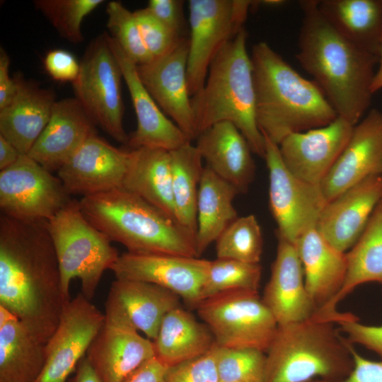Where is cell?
Masks as SVG:
<instances>
[{"instance_id":"cell-35","label":"cell","mask_w":382,"mask_h":382,"mask_svg":"<svg viewBox=\"0 0 382 382\" xmlns=\"http://www.w3.org/2000/svg\"><path fill=\"white\" fill-rule=\"evenodd\" d=\"M216 258L260 263L263 238L253 214L237 217L215 241Z\"/></svg>"},{"instance_id":"cell-30","label":"cell","mask_w":382,"mask_h":382,"mask_svg":"<svg viewBox=\"0 0 382 382\" xmlns=\"http://www.w3.org/2000/svg\"><path fill=\"white\" fill-rule=\"evenodd\" d=\"M318 8L340 34L378 56L382 37V0H320Z\"/></svg>"},{"instance_id":"cell-38","label":"cell","mask_w":382,"mask_h":382,"mask_svg":"<svg viewBox=\"0 0 382 382\" xmlns=\"http://www.w3.org/2000/svg\"><path fill=\"white\" fill-rule=\"evenodd\" d=\"M220 382H265L266 354L251 348L214 347Z\"/></svg>"},{"instance_id":"cell-4","label":"cell","mask_w":382,"mask_h":382,"mask_svg":"<svg viewBox=\"0 0 382 382\" xmlns=\"http://www.w3.org/2000/svg\"><path fill=\"white\" fill-rule=\"evenodd\" d=\"M247 39L243 28L219 51L210 64L202 89L191 97V105L197 137L216 123L230 122L245 138L253 153L264 158L265 140L256 121Z\"/></svg>"},{"instance_id":"cell-50","label":"cell","mask_w":382,"mask_h":382,"mask_svg":"<svg viewBox=\"0 0 382 382\" xmlns=\"http://www.w3.org/2000/svg\"><path fill=\"white\" fill-rule=\"evenodd\" d=\"M378 68L375 71L373 81L371 85V91L374 94L382 89V37L380 41L378 53Z\"/></svg>"},{"instance_id":"cell-45","label":"cell","mask_w":382,"mask_h":382,"mask_svg":"<svg viewBox=\"0 0 382 382\" xmlns=\"http://www.w3.org/2000/svg\"><path fill=\"white\" fill-rule=\"evenodd\" d=\"M183 2L180 0H150L146 8L159 21L182 36Z\"/></svg>"},{"instance_id":"cell-25","label":"cell","mask_w":382,"mask_h":382,"mask_svg":"<svg viewBox=\"0 0 382 382\" xmlns=\"http://www.w3.org/2000/svg\"><path fill=\"white\" fill-rule=\"evenodd\" d=\"M154 355L152 340L131 327L105 322L86 354L102 382H123Z\"/></svg>"},{"instance_id":"cell-19","label":"cell","mask_w":382,"mask_h":382,"mask_svg":"<svg viewBox=\"0 0 382 382\" xmlns=\"http://www.w3.org/2000/svg\"><path fill=\"white\" fill-rule=\"evenodd\" d=\"M354 126L337 116L325 126L288 135L279 144L284 165L300 179L320 185L344 149Z\"/></svg>"},{"instance_id":"cell-13","label":"cell","mask_w":382,"mask_h":382,"mask_svg":"<svg viewBox=\"0 0 382 382\" xmlns=\"http://www.w3.org/2000/svg\"><path fill=\"white\" fill-rule=\"evenodd\" d=\"M105 323V315L81 292L65 305L46 343V361L35 382H66Z\"/></svg>"},{"instance_id":"cell-15","label":"cell","mask_w":382,"mask_h":382,"mask_svg":"<svg viewBox=\"0 0 382 382\" xmlns=\"http://www.w3.org/2000/svg\"><path fill=\"white\" fill-rule=\"evenodd\" d=\"M189 40L183 37L167 53L137 65L141 81L157 105L191 141L197 139L187 83Z\"/></svg>"},{"instance_id":"cell-52","label":"cell","mask_w":382,"mask_h":382,"mask_svg":"<svg viewBox=\"0 0 382 382\" xmlns=\"http://www.w3.org/2000/svg\"><path fill=\"white\" fill-rule=\"evenodd\" d=\"M310 382H315V380H313V381H310Z\"/></svg>"},{"instance_id":"cell-10","label":"cell","mask_w":382,"mask_h":382,"mask_svg":"<svg viewBox=\"0 0 382 382\" xmlns=\"http://www.w3.org/2000/svg\"><path fill=\"white\" fill-rule=\"evenodd\" d=\"M255 1L190 0L187 83L191 97L203 88L211 63L244 28Z\"/></svg>"},{"instance_id":"cell-2","label":"cell","mask_w":382,"mask_h":382,"mask_svg":"<svg viewBox=\"0 0 382 382\" xmlns=\"http://www.w3.org/2000/svg\"><path fill=\"white\" fill-rule=\"evenodd\" d=\"M299 4L303 18L296 58L337 115L355 125L371 103L378 56L340 34L319 11L318 1Z\"/></svg>"},{"instance_id":"cell-47","label":"cell","mask_w":382,"mask_h":382,"mask_svg":"<svg viewBox=\"0 0 382 382\" xmlns=\"http://www.w3.org/2000/svg\"><path fill=\"white\" fill-rule=\"evenodd\" d=\"M166 369L167 367L154 357L143 363L123 382H167Z\"/></svg>"},{"instance_id":"cell-44","label":"cell","mask_w":382,"mask_h":382,"mask_svg":"<svg viewBox=\"0 0 382 382\" xmlns=\"http://www.w3.org/2000/svg\"><path fill=\"white\" fill-rule=\"evenodd\" d=\"M350 349L354 367L346 378L335 381L316 379L315 382H382V361L363 357L355 350L352 344L350 345Z\"/></svg>"},{"instance_id":"cell-40","label":"cell","mask_w":382,"mask_h":382,"mask_svg":"<svg viewBox=\"0 0 382 382\" xmlns=\"http://www.w3.org/2000/svg\"><path fill=\"white\" fill-rule=\"evenodd\" d=\"M144 45L152 59L170 51L180 36L156 18L146 8L133 12Z\"/></svg>"},{"instance_id":"cell-9","label":"cell","mask_w":382,"mask_h":382,"mask_svg":"<svg viewBox=\"0 0 382 382\" xmlns=\"http://www.w3.org/2000/svg\"><path fill=\"white\" fill-rule=\"evenodd\" d=\"M119 63L108 42L106 32L88 45L80 62V71L72 83L75 98L96 125L118 142L127 144L124 103Z\"/></svg>"},{"instance_id":"cell-42","label":"cell","mask_w":382,"mask_h":382,"mask_svg":"<svg viewBox=\"0 0 382 382\" xmlns=\"http://www.w3.org/2000/svg\"><path fill=\"white\" fill-rule=\"evenodd\" d=\"M340 331L351 344H358L382 357V325H366L359 322L350 313L345 318L336 322Z\"/></svg>"},{"instance_id":"cell-49","label":"cell","mask_w":382,"mask_h":382,"mask_svg":"<svg viewBox=\"0 0 382 382\" xmlns=\"http://www.w3.org/2000/svg\"><path fill=\"white\" fill-rule=\"evenodd\" d=\"M21 155L11 143L0 134V170L15 163Z\"/></svg>"},{"instance_id":"cell-46","label":"cell","mask_w":382,"mask_h":382,"mask_svg":"<svg viewBox=\"0 0 382 382\" xmlns=\"http://www.w3.org/2000/svg\"><path fill=\"white\" fill-rule=\"evenodd\" d=\"M10 58L2 47L0 49V110L7 106L16 94L17 83L9 75Z\"/></svg>"},{"instance_id":"cell-37","label":"cell","mask_w":382,"mask_h":382,"mask_svg":"<svg viewBox=\"0 0 382 382\" xmlns=\"http://www.w3.org/2000/svg\"><path fill=\"white\" fill-rule=\"evenodd\" d=\"M103 2V0H35L33 4L61 37L78 44L83 41L81 25L84 18Z\"/></svg>"},{"instance_id":"cell-5","label":"cell","mask_w":382,"mask_h":382,"mask_svg":"<svg viewBox=\"0 0 382 382\" xmlns=\"http://www.w3.org/2000/svg\"><path fill=\"white\" fill-rule=\"evenodd\" d=\"M79 204L86 219L127 252L199 257L192 235L123 187L82 197Z\"/></svg>"},{"instance_id":"cell-18","label":"cell","mask_w":382,"mask_h":382,"mask_svg":"<svg viewBox=\"0 0 382 382\" xmlns=\"http://www.w3.org/2000/svg\"><path fill=\"white\" fill-rule=\"evenodd\" d=\"M131 150L118 149L97 134L89 137L57 172L67 192L82 197L122 187Z\"/></svg>"},{"instance_id":"cell-20","label":"cell","mask_w":382,"mask_h":382,"mask_svg":"<svg viewBox=\"0 0 382 382\" xmlns=\"http://www.w3.org/2000/svg\"><path fill=\"white\" fill-rule=\"evenodd\" d=\"M106 37L120 66L137 116V128L129 135L127 144L131 149L150 147L171 151L191 142L165 115L145 88L138 74L137 64L108 33Z\"/></svg>"},{"instance_id":"cell-1","label":"cell","mask_w":382,"mask_h":382,"mask_svg":"<svg viewBox=\"0 0 382 382\" xmlns=\"http://www.w3.org/2000/svg\"><path fill=\"white\" fill-rule=\"evenodd\" d=\"M69 301L47 220L0 214V306L46 344Z\"/></svg>"},{"instance_id":"cell-3","label":"cell","mask_w":382,"mask_h":382,"mask_svg":"<svg viewBox=\"0 0 382 382\" xmlns=\"http://www.w3.org/2000/svg\"><path fill=\"white\" fill-rule=\"evenodd\" d=\"M255 117L263 136L279 144L288 135L325 126L337 114L318 85L303 77L266 42L251 52Z\"/></svg>"},{"instance_id":"cell-39","label":"cell","mask_w":382,"mask_h":382,"mask_svg":"<svg viewBox=\"0 0 382 382\" xmlns=\"http://www.w3.org/2000/svg\"><path fill=\"white\" fill-rule=\"evenodd\" d=\"M107 28L122 50L137 64L152 60L143 42L134 13L117 1L106 6Z\"/></svg>"},{"instance_id":"cell-43","label":"cell","mask_w":382,"mask_h":382,"mask_svg":"<svg viewBox=\"0 0 382 382\" xmlns=\"http://www.w3.org/2000/svg\"><path fill=\"white\" fill-rule=\"evenodd\" d=\"M48 75L59 82L74 83L80 71V62L74 54L63 49L50 50L43 59Z\"/></svg>"},{"instance_id":"cell-23","label":"cell","mask_w":382,"mask_h":382,"mask_svg":"<svg viewBox=\"0 0 382 382\" xmlns=\"http://www.w3.org/2000/svg\"><path fill=\"white\" fill-rule=\"evenodd\" d=\"M96 124L76 98L54 105L45 128L28 155L42 166L57 171L91 136Z\"/></svg>"},{"instance_id":"cell-22","label":"cell","mask_w":382,"mask_h":382,"mask_svg":"<svg viewBox=\"0 0 382 382\" xmlns=\"http://www.w3.org/2000/svg\"><path fill=\"white\" fill-rule=\"evenodd\" d=\"M277 255L262 297L278 325L310 318L316 309L306 290L296 245L277 236Z\"/></svg>"},{"instance_id":"cell-11","label":"cell","mask_w":382,"mask_h":382,"mask_svg":"<svg viewBox=\"0 0 382 382\" xmlns=\"http://www.w3.org/2000/svg\"><path fill=\"white\" fill-rule=\"evenodd\" d=\"M264 137L269 204L277 225V236L295 244L302 234L316 227L327 202L320 185L294 175L284 165L279 145Z\"/></svg>"},{"instance_id":"cell-28","label":"cell","mask_w":382,"mask_h":382,"mask_svg":"<svg viewBox=\"0 0 382 382\" xmlns=\"http://www.w3.org/2000/svg\"><path fill=\"white\" fill-rule=\"evenodd\" d=\"M122 187L175 221L169 151L150 147L131 149Z\"/></svg>"},{"instance_id":"cell-6","label":"cell","mask_w":382,"mask_h":382,"mask_svg":"<svg viewBox=\"0 0 382 382\" xmlns=\"http://www.w3.org/2000/svg\"><path fill=\"white\" fill-rule=\"evenodd\" d=\"M331 318H310L278 325L266 352L265 382L340 381L352 371L351 343Z\"/></svg>"},{"instance_id":"cell-27","label":"cell","mask_w":382,"mask_h":382,"mask_svg":"<svg viewBox=\"0 0 382 382\" xmlns=\"http://www.w3.org/2000/svg\"><path fill=\"white\" fill-rule=\"evenodd\" d=\"M295 245L305 286L317 312L327 306L340 291L347 273V254L330 244L316 228L306 231Z\"/></svg>"},{"instance_id":"cell-24","label":"cell","mask_w":382,"mask_h":382,"mask_svg":"<svg viewBox=\"0 0 382 382\" xmlns=\"http://www.w3.org/2000/svg\"><path fill=\"white\" fill-rule=\"evenodd\" d=\"M16 94L0 110V134L21 154H28L45 128L54 103V91L25 79L20 72L13 76Z\"/></svg>"},{"instance_id":"cell-34","label":"cell","mask_w":382,"mask_h":382,"mask_svg":"<svg viewBox=\"0 0 382 382\" xmlns=\"http://www.w3.org/2000/svg\"><path fill=\"white\" fill-rule=\"evenodd\" d=\"M170 152L175 221L195 239L197 197L204 168L203 159L191 142Z\"/></svg>"},{"instance_id":"cell-31","label":"cell","mask_w":382,"mask_h":382,"mask_svg":"<svg viewBox=\"0 0 382 382\" xmlns=\"http://www.w3.org/2000/svg\"><path fill=\"white\" fill-rule=\"evenodd\" d=\"M346 254L347 273L340 291L327 306L316 313L337 314V304L361 284L376 282L382 286V199L362 234Z\"/></svg>"},{"instance_id":"cell-32","label":"cell","mask_w":382,"mask_h":382,"mask_svg":"<svg viewBox=\"0 0 382 382\" xmlns=\"http://www.w3.org/2000/svg\"><path fill=\"white\" fill-rule=\"evenodd\" d=\"M237 189L204 168L197 203L196 248L199 257L237 217L233 201Z\"/></svg>"},{"instance_id":"cell-7","label":"cell","mask_w":382,"mask_h":382,"mask_svg":"<svg viewBox=\"0 0 382 382\" xmlns=\"http://www.w3.org/2000/svg\"><path fill=\"white\" fill-rule=\"evenodd\" d=\"M61 273L62 286L69 299L74 278L81 282L82 294L93 298L103 272L111 270L120 255L111 241L94 226L81 211L79 201L72 200L47 220Z\"/></svg>"},{"instance_id":"cell-8","label":"cell","mask_w":382,"mask_h":382,"mask_svg":"<svg viewBox=\"0 0 382 382\" xmlns=\"http://www.w3.org/2000/svg\"><path fill=\"white\" fill-rule=\"evenodd\" d=\"M198 316L218 346L251 348L266 353L278 328L258 291L223 292L202 300Z\"/></svg>"},{"instance_id":"cell-14","label":"cell","mask_w":382,"mask_h":382,"mask_svg":"<svg viewBox=\"0 0 382 382\" xmlns=\"http://www.w3.org/2000/svg\"><path fill=\"white\" fill-rule=\"evenodd\" d=\"M210 260L171 254L132 253L120 255L111 268L116 278L146 282L166 288L197 308Z\"/></svg>"},{"instance_id":"cell-21","label":"cell","mask_w":382,"mask_h":382,"mask_svg":"<svg viewBox=\"0 0 382 382\" xmlns=\"http://www.w3.org/2000/svg\"><path fill=\"white\" fill-rule=\"evenodd\" d=\"M381 199L382 176L371 175L328 202L316 228L334 248L346 253L362 234Z\"/></svg>"},{"instance_id":"cell-41","label":"cell","mask_w":382,"mask_h":382,"mask_svg":"<svg viewBox=\"0 0 382 382\" xmlns=\"http://www.w3.org/2000/svg\"><path fill=\"white\" fill-rule=\"evenodd\" d=\"M215 345L204 354L167 368L166 381L220 382L215 357Z\"/></svg>"},{"instance_id":"cell-26","label":"cell","mask_w":382,"mask_h":382,"mask_svg":"<svg viewBox=\"0 0 382 382\" xmlns=\"http://www.w3.org/2000/svg\"><path fill=\"white\" fill-rule=\"evenodd\" d=\"M195 146L206 166L239 193L247 192L255 173L253 151L233 123L224 121L209 127L197 137Z\"/></svg>"},{"instance_id":"cell-53","label":"cell","mask_w":382,"mask_h":382,"mask_svg":"<svg viewBox=\"0 0 382 382\" xmlns=\"http://www.w3.org/2000/svg\"><path fill=\"white\" fill-rule=\"evenodd\" d=\"M381 176H382V174H381Z\"/></svg>"},{"instance_id":"cell-29","label":"cell","mask_w":382,"mask_h":382,"mask_svg":"<svg viewBox=\"0 0 382 382\" xmlns=\"http://www.w3.org/2000/svg\"><path fill=\"white\" fill-rule=\"evenodd\" d=\"M153 344L154 357L168 368L207 353L216 342L209 328L179 306L164 316Z\"/></svg>"},{"instance_id":"cell-51","label":"cell","mask_w":382,"mask_h":382,"mask_svg":"<svg viewBox=\"0 0 382 382\" xmlns=\"http://www.w3.org/2000/svg\"><path fill=\"white\" fill-rule=\"evenodd\" d=\"M15 318H18L10 311L0 306V326L8 323L9 321Z\"/></svg>"},{"instance_id":"cell-12","label":"cell","mask_w":382,"mask_h":382,"mask_svg":"<svg viewBox=\"0 0 382 382\" xmlns=\"http://www.w3.org/2000/svg\"><path fill=\"white\" fill-rule=\"evenodd\" d=\"M72 199L61 180L28 154L0 170V210L4 215L49 220Z\"/></svg>"},{"instance_id":"cell-36","label":"cell","mask_w":382,"mask_h":382,"mask_svg":"<svg viewBox=\"0 0 382 382\" xmlns=\"http://www.w3.org/2000/svg\"><path fill=\"white\" fill-rule=\"evenodd\" d=\"M262 276L260 263H248L230 259L210 261L202 289V301L231 291H258Z\"/></svg>"},{"instance_id":"cell-16","label":"cell","mask_w":382,"mask_h":382,"mask_svg":"<svg viewBox=\"0 0 382 382\" xmlns=\"http://www.w3.org/2000/svg\"><path fill=\"white\" fill-rule=\"evenodd\" d=\"M180 298L156 284L116 278L105 303V322L142 332L154 340L164 316L180 306Z\"/></svg>"},{"instance_id":"cell-33","label":"cell","mask_w":382,"mask_h":382,"mask_svg":"<svg viewBox=\"0 0 382 382\" xmlns=\"http://www.w3.org/2000/svg\"><path fill=\"white\" fill-rule=\"evenodd\" d=\"M46 361V344L18 318L0 326V382H35Z\"/></svg>"},{"instance_id":"cell-17","label":"cell","mask_w":382,"mask_h":382,"mask_svg":"<svg viewBox=\"0 0 382 382\" xmlns=\"http://www.w3.org/2000/svg\"><path fill=\"white\" fill-rule=\"evenodd\" d=\"M382 174V111L370 110L354 126L320 187L327 203L366 178Z\"/></svg>"},{"instance_id":"cell-48","label":"cell","mask_w":382,"mask_h":382,"mask_svg":"<svg viewBox=\"0 0 382 382\" xmlns=\"http://www.w3.org/2000/svg\"><path fill=\"white\" fill-rule=\"evenodd\" d=\"M70 382H102L85 355L79 362Z\"/></svg>"}]
</instances>
